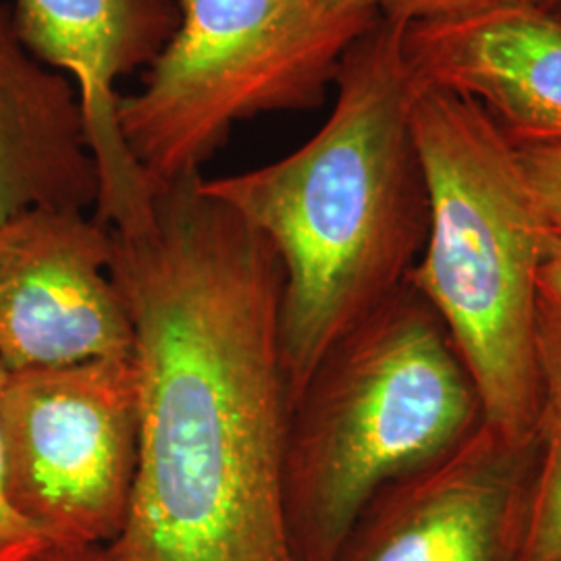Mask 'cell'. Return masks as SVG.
I'll list each match as a JSON object with an SVG mask.
<instances>
[{"label": "cell", "instance_id": "1", "mask_svg": "<svg viewBox=\"0 0 561 561\" xmlns=\"http://www.w3.org/2000/svg\"><path fill=\"white\" fill-rule=\"evenodd\" d=\"M111 236L140 375L138 474L113 545L134 561H294L277 254L202 175Z\"/></svg>", "mask_w": 561, "mask_h": 561}, {"label": "cell", "instance_id": "2", "mask_svg": "<svg viewBox=\"0 0 561 561\" xmlns=\"http://www.w3.org/2000/svg\"><path fill=\"white\" fill-rule=\"evenodd\" d=\"M408 25L381 20L350 46L321 129L279 161L202 190L271 243L283 271L280 358L291 403L329 347L398 294L428 236L410 127Z\"/></svg>", "mask_w": 561, "mask_h": 561}, {"label": "cell", "instance_id": "3", "mask_svg": "<svg viewBox=\"0 0 561 561\" xmlns=\"http://www.w3.org/2000/svg\"><path fill=\"white\" fill-rule=\"evenodd\" d=\"M484 422L445 324L405 283L329 347L291 403L283 507L294 561H335L385 484L456 449Z\"/></svg>", "mask_w": 561, "mask_h": 561}, {"label": "cell", "instance_id": "4", "mask_svg": "<svg viewBox=\"0 0 561 561\" xmlns=\"http://www.w3.org/2000/svg\"><path fill=\"white\" fill-rule=\"evenodd\" d=\"M410 127L428 192V236L408 283L445 324L484 421L533 437L547 400L535 298L553 236L516 146L481 104L416 80Z\"/></svg>", "mask_w": 561, "mask_h": 561}, {"label": "cell", "instance_id": "5", "mask_svg": "<svg viewBox=\"0 0 561 561\" xmlns=\"http://www.w3.org/2000/svg\"><path fill=\"white\" fill-rule=\"evenodd\" d=\"M180 20L138 92L121 96V136L152 194L202 175L241 121L314 108L350 46L379 15L322 0H178Z\"/></svg>", "mask_w": 561, "mask_h": 561}, {"label": "cell", "instance_id": "6", "mask_svg": "<svg viewBox=\"0 0 561 561\" xmlns=\"http://www.w3.org/2000/svg\"><path fill=\"white\" fill-rule=\"evenodd\" d=\"M0 426L11 502L46 541L119 539L140 458L134 356L7 370Z\"/></svg>", "mask_w": 561, "mask_h": 561}, {"label": "cell", "instance_id": "7", "mask_svg": "<svg viewBox=\"0 0 561 561\" xmlns=\"http://www.w3.org/2000/svg\"><path fill=\"white\" fill-rule=\"evenodd\" d=\"M94 215L38 208L0 225V366L131 358L134 324Z\"/></svg>", "mask_w": 561, "mask_h": 561}, {"label": "cell", "instance_id": "8", "mask_svg": "<svg viewBox=\"0 0 561 561\" xmlns=\"http://www.w3.org/2000/svg\"><path fill=\"white\" fill-rule=\"evenodd\" d=\"M537 433L482 422L439 460L385 484L335 561H520Z\"/></svg>", "mask_w": 561, "mask_h": 561}, {"label": "cell", "instance_id": "9", "mask_svg": "<svg viewBox=\"0 0 561 561\" xmlns=\"http://www.w3.org/2000/svg\"><path fill=\"white\" fill-rule=\"evenodd\" d=\"M27 50L69 78L80 96L101 194L94 217L108 229L146 221L152 190L121 136L117 81L150 65L173 34L175 0H11Z\"/></svg>", "mask_w": 561, "mask_h": 561}, {"label": "cell", "instance_id": "10", "mask_svg": "<svg viewBox=\"0 0 561 561\" xmlns=\"http://www.w3.org/2000/svg\"><path fill=\"white\" fill-rule=\"evenodd\" d=\"M414 78L481 104L514 146L561 144V15L512 7L403 32Z\"/></svg>", "mask_w": 561, "mask_h": 561}, {"label": "cell", "instance_id": "11", "mask_svg": "<svg viewBox=\"0 0 561 561\" xmlns=\"http://www.w3.org/2000/svg\"><path fill=\"white\" fill-rule=\"evenodd\" d=\"M99 194L76 85L27 50L0 0V225L38 208L94 215Z\"/></svg>", "mask_w": 561, "mask_h": 561}, {"label": "cell", "instance_id": "12", "mask_svg": "<svg viewBox=\"0 0 561 561\" xmlns=\"http://www.w3.org/2000/svg\"><path fill=\"white\" fill-rule=\"evenodd\" d=\"M537 442L520 561H561V391L545 400Z\"/></svg>", "mask_w": 561, "mask_h": 561}, {"label": "cell", "instance_id": "13", "mask_svg": "<svg viewBox=\"0 0 561 561\" xmlns=\"http://www.w3.org/2000/svg\"><path fill=\"white\" fill-rule=\"evenodd\" d=\"M535 354L545 396L561 391V240L551 238L535 298Z\"/></svg>", "mask_w": 561, "mask_h": 561}, {"label": "cell", "instance_id": "14", "mask_svg": "<svg viewBox=\"0 0 561 561\" xmlns=\"http://www.w3.org/2000/svg\"><path fill=\"white\" fill-rule=\"evenodd\" d=\"M358 7L375 11L381 20L403 25L463 20L512 7H545L547 0H354Z\"/></svg>", "mask_w": 561, "mask_h": 561}, {"label": "cell", "instance_id": "15", "mask_svg": "<svg viewBox=\"0 0 561 561\" xmlns=\"http://www.w3.org/2000/svg\"><path fill=\"white\" fill-rule=\"evenodd\" d=\"M516 150L545 225L561 240V144L516 146Z\"/></svg>", "mask_w": 561, "mask_h": 561}, {"label": "cell", "instance_id": "16", "mask_svg": "<svg viewBox=\"0 0 561 561\" xmlns=\"http://www.w3.org/2000/svg\"><path fill=\"white\" fill-rule=\"evenodd\" d=\"M4 368L0 366V393L4 382ZM50 542L25 520L11 502L9 479H7V460H4V443L0 426V561H32L46 551Z\"/></svg>", "mask_w": 561, "mask_h": 561}, {"label": "cell", "instance_id": "17", "mask_svg": "<svg viewBox=\"0 0 561 561\" xmlns=\"http://www.w3.org/2000/svg\"><path fill=\"white\" fill-rule=\"evenodd\" d=\"M32 561H134L113 542L99 547H48Z\"/></svg>", "mask_w": 561, "mask_h": 561}, {"label": "cell", "instance_id": "18", "mask_svg": "<svg viewBox=\"0 0 561 561\" xmlns=\"http://www.w3.org/2000/svg\"><path fill=\"white\" fill-rule=\"evenodd\" d=\"M327 4H333V7H358L354 0H322Z\"/></svg>", "mask_w": 561, "mask_h": 561}, {"label": "cell", "instance_id": "19", "mask_svg": "<svg viewBox=\"0 0 561 561\" xmlns=\"http://www.w3.org/2000/svg\"><path fill=\"white\" fill-rule=\"evenodd\" d=\"M549 11H553V13H558L561 15V0H547V4H545Z\"/></svg>", "mask_w": 561, "mask_h": 561}]
</instances>
